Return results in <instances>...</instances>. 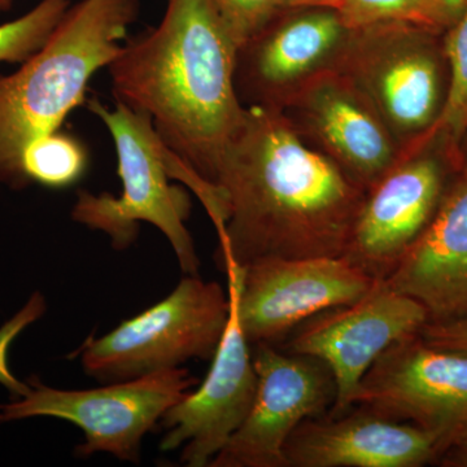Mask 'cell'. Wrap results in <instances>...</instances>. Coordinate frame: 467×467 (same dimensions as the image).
<instances>
[{"label":"cell","instance_id":"5b68a950","mask_svg":"<svg viewBox=\"0 0 467 467\" xmlns=\"http://www.w3.org/2000/svg\"><path fill=\"white\" fill-rule=\"evenodd\" d=\"M229 316V294L220 284L184 275L165 299L86 340L77 356L85 373L100 382L135 379L213 358Z\"/></svg>","mask_w":467,"mask_h":467},{"label":"cell","instance_id":"52a82bcc","mask_svg":"<svg viewBox=\"0 0 467 467\" xmlns=\"http://www.w3.org/2000/svg\"><path fill=\"white\" fill-rule=\"evenodd\" d=\"M198 383L181 368L81 391L54 389L33 377L26 396L0 405V422L57 418L84 431L85 441L76 448L79 457L109 453L138 463L144 435Z\"/></svg>","mask_w":467,"mask_h":467},{"label":"cell","instance_id":"d6986e66","mask_svg":"<svg viewBox=\"0 0 467 467\" xmlns=\"http://www.w3.org/2000/svg\"><path fill=\"white\" fill-rule=\"evenodd\" d=\"M444 52L450 82L436 129L451 143L457 144L467 131V5L461 16L448 27Z\"/></svg>","mask_w":467,"mask_h":467},{"label":"cell","instance_id":"484cf974","mask_svg":"<svg viewBox=\"0 0 467 467\" xmlns=\"http://www.w3.org/2000/svg\"><path fill=\"white\" fill-rule=\"evenodd\" d=\"M444 466L467 467V439L441 454Z\"/></svg>","mask_w":467,"mask_h":467},{"label":"cell","instance_id":"2e32d148","mask_svg":"<svg viewBox=\"0 0 467 467\" xmlns=\"http://www.w3.org/2000/svg\"><path fill=\"white\" fill-rule=\"evenodd\" d=\"M285 454L288 467H418L441 451L429 432L353 407L301 422Z\"/></svg>","mask_w":467,"mask_h":467},{"label":"cell","instance_id":"7402d4cb","mask_svg":"<svg viewBox=\"0 0 467 467\" xmlns=\"http://www.w3.org/2000/svg\"><path fill=\"white\" fill-rule=\"evenodd\" d=\"M238 50L287 8V0H212Z\"/></svg>","mask_w":467,"mask_h":467},{"label":"cell","instance_id":"ba28073f","mask_svg":"<svg viewBox=\"0 0 467 467\" xmlns=\"http://www.w3.org/2000/svg\"><path fill=\"white\" fill-rule=\"evenodd\" d=\"M353 407L429 432L441 456L467 439V356L435 348L420 333L398 340L362 377Z\"/></svg>","mask_w":467,"mask_h":467},{"label":"cell","instance_id":"8fae6325","mask_svg":"<svg viewBox=\"0 0 467 467\" xmlns=\"http://www.w3.org/2000/svg\"><path fill=\"white\" fill-rule=\"evenodd\" d=\"M236 55L235 84L243 106L281 109L313 79L342 67L356 29L333 7L287 8Z\"/></svg>","mask_w":467,"mask_h":467},{"label":"cell","instance_id":"ac0fdd59","mask_svg":"<svg viewBox=\"0 0 467 467\" xmlns=\"http://www.w3.org/2000/svg\"><path fill=\"white\" fill-rule=\"evenodd\" d=\"M88 164L84 144L58 130L36 138L21 156V169L27 186L38 183L48 189H66L78 182Z\"/></svg>","mask_w":467,"mask_h":467},{"label":"cell","instance_id":"4316f807","mask_svg":"<svg viewBox=\"0 0 467 467\" xmlns=\"http://www.w3.org/2000/svg\"><path fill=\"white\" fill-rule=\"evenodd\" d=\"M342 0H287V8L333 7L337 8Z\"/></svg>","mask_w":467,"mask_h":467},{"label":"cell","instance_id":"3957f363","mask_svg":"<svg viewBox=\"0 0 467 467\" xmlns=\"http://www.w3.org/2000/svg\"><path fill=\"white\" fill-rule=\"evenodd\" d=\"M138 12V0H81L17 72L0 77V183L27 187L24 150L84 103L88 82L121 51Z\"/></svg>","mask_w":467,"mask_h":467},{"label":"cell","instance_id":"603a6c76","mask_svg":"<svg viewBox=\"0 0 467 467\" xmlns=\"http://www.w3.org/2000/svg\"><path fill=\"white\" fill-rule=\"evenodd\" d=\"M47 304L41 292L32 295L24 308L0 327V384L8 389L15 399L23 398L29 392V384L20 382L12 374L8 365V352L12 343L24 330L43 317Z\"/></svg>","mask_w":467,"mask_h":467},{"label":"cell","instance_id":"277c9868","mask_svg":"<svg viewBox=\"0 0 467 467\" xmlns=\"http://www.w3.org/2000/svg\"><path fill=\"white\" fill-rule=\"evenodd\" d=\"M88 107L106 125L115 143L122 192L119 196L78 192L73 221L106 234L119 251L134 244L140 223H150L167 236L184 275H199L201 260L186 227L192 198L183 187L171 183V150L152 119L121 103L110 109L91 99Z\"/></svg>","mask_w":467,"mask_h":467},{"label":"cell","instance_id":"83f0119b","mask_svg":"<svg viewBox=\"0 0 467 467\" xmlns=\"http://www.w3.org/2000/svg\"><path fill=\"white\" fill-rule=\"evenodd\" d=\"M14 0H0V12L8 11L12 7Z\"/></svg>","mask_w":467,"mask_h":467},{"label":"cell","instance_id":"d4e9b609","mask_svg":"<svg viewBox=\"0 0 467 467\" xmlns=\"http://www.w3.org/2000/svg\"><path fill=\"white\" fill-rule=\"evenodd\" d=\"M435 23L441 29H448L466 8L467 0H429Z\"/></svg>","mask_w":467,"mask_h":467},{"label":"cell","instance_id":"6da1fadb","mask_svg":"<svg viewBox=\"0 0 467 467\" xmlns=\"http://www.w3.org/2000/svg\"><path fill=\"white\" fill-rule=\"evenodd\" d=\"M212 184L225 208L218 266L342 257L367 190L306 142L278 109L245 107Z\"/></svg>","mask_w":467,"mask_h":467},{"label":"cell","instance_id":"7a4b0ae2","mask_svg":"<svg viewBox=\"0 0 467 467\" xmlns=\"http://www.w3.org/2000/svg\"><path fill=\"white\" fill-rule=\"evenodd\" d=\"M236 55L212 0H168L161 23L109 66L116 103L150 116L165 146L211 184L244 119Z\"/></svg>","mask_w":467,"mask_h":467},{"label":"cell","instance_id":"ffe728a7","mask_svg":"<svg viewBox=\"0 0 467 467\" xmlns=\"http://www.w3.org/2000/svg\"><path fill=\"white\" fill-rule=\"evenodd\" d=\"M72 0H41L16 20L0 26V61L24 63L45 45Z\"/></svg>","mask_w":467,"mask_h":467},{"label":"cell","instance_id":"30bf717a","mask_svg":"<svg viewBox=\"0 0 467 467\" xmlns=\"http://www.w3.org/2000/svg\"><path fill=\"white\" fill-rule=\"evenodd\" d=\"M257 389L250 413L209 467H288L285 447L301 422L324 416L337 383L321 359L256 344Z\"/></svg>","mask_w":467,"mask_h":467},{"label":"cell","instance_id":"e0dca14e","mask_svg":"<svg viewBox=\"0 0 467 467\" xmlns=\"http://www.w3.org/2000/svg\"><path fill=\"white\" fill-rule=\"evenodd\" d=\"M387 285L418 301L429 322L467 317V175L448 190Z\"/></svg>","mask_w":467,"mask_h":467},{"label":"cell","instance_id":"9c48e42d","mask_svg":"<svg viewBox=\"0 0 467 467\" xmlns=\"http://www.w3.org/2000/svg\"><path fill=\"white\" fill-rule=\"evenodd\" d=\"M250 344H275L319 312L355 303L379 281L346 257H270L223 266Z\"/></svg>","mask_w":467,"mask_h":467},{"label":"cell","instance_id":"5bb4252c","mask_svg":"<svg viewBox=\"0 0 467 467\" xmlns=\"http://www.w3.org/2000/svg\"><path fill=\"white\" fill-rule=\"evenodd\" d=\"M278 109L365 190L404 152L373 104L339 70L313 79Z\"/></svg>","mask_w":467,"mask_h":467},{"label":"cell","instance_id":"cb8c5ba5","mask_svg":"<svg viewBox=\"0 0 467 467\" xmlns=\"http://www.w3.org/2000/svg\"><path fill=\"white\" fill-rule=\"evenodd\" d=\"M420 337L435 348L467 356V317L444 322H427Z\"/></svg>","mask_w":467,"mask_h":467},{"label":"cell","instance_id":"f1b7e54d","mask_svg":"<svg viewBox=\"0 0 467 467\" xmlns=\"http://www.w3.org/2000/svg\"><path fill=\"white\" fill-rule=\"evenodd\" d=\"M467 135V131H466V134ZM465 159H466V171H465V174L467 175V149H466V156H465Z\"/></svg>","mask_w":467,"mask_h":467},{"label":"cell","instance_id":"7c38bea8","mask_svg":"<svg viewBox=\"0 0 467 467\" xmlns=\"http://www.w3.org/2000/svg\"><path fill=\"white\" fill-rule=\"evenodd\" d=\"M429 322L418 301L379 282L355 303L326 309L297 326L285 352L312 356L330 368L337 400L328 411L348 410L362 377L391 344L418 334Z\"/></svg>","mask_w":467,"mask_h":467},{"label":"cell","instance_id":"9a60e30c","mask_svg":"<svg viewBox=\"0 0 467 467\" xmlns=\"http://www.w3.org/2000/svg\"><path fill=\"white\" fill-rule=\"evenodd\" d=\"M227 294L229 321L208 376L160 420L167 430L160 451L182 448L181 461L189 467L209 466L244 422L256 395L257 374L250 343L239 325L235 297L229 288Z\"/></svg>","mask_w":467,"mask_h":467},{"label":"cell","instance_id":"44dd1931","mask_svg":"<svg viewBox=\"0 0 467 467\" xmlns=\"http://www.w3.org/2000/svg\"><path fill=\"white\" fill-rule=\"evenodd\" d=\"M337 9L353 29L383 23H411L441 29L429 0H342Z\"/></svg>","mask_w":467,"mask_h":467},{"label":"cell","instance_id":"8992f818","mask_svg":"<svg viewBox=\"0 0 467 467\" xmlns=\"http://www.w3.org/2000/svg\"><path fill=\"white\" fill-rule=\"evenodd\" d=\"M441 29L411 23H383L356 29L339 72L373 104L402 150L438 128L444 86Z\"/></svg>","mask_w":467,"mask_h":467},{"label":"cell","instance_id":"4fadbf2b","mask_svg":"<svg viewBox=\"0 0 467 467\" xmlns=\"http://www.w3.org/2000/svg\"><path fill=\"white\" fill-rule=\"evenodd\" d=\"M427 137L368 187L356 218L344 257L377 281L389 278L447 195L444 165L426 150Z\"/></svg>","mask_w":467,"mask_h":467}]
</instances>
